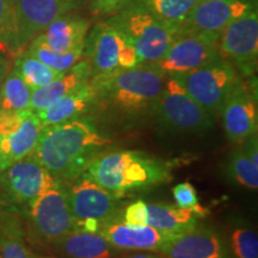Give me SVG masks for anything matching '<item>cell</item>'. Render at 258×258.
I'll use <instances>...</instances> for the list:
<instances>
[{
    "label": "cell",
    "instance_id": "cell-7",
    "mask_svg": "<svg viewBox=\"0 0 258 258\" xmlns=\"http://www.w3.org/2000/svg\"><path fill=\"white\" fill-rule=\"evenodd\" d=\"M82 59L88 61L91 67V79L140 64L133 44L106 21L89 30L84 42Z\"/></svg>",
    "mask_w": 258,
    "mask_h": 258
},
{
    "label": "cell",
    "instance_id": "cell-17",
    "mask_svg": "<svg viewBox=\"0 0 258 258\" xmlns=\"http://www.w3.org/2000/svg\"><path fill=\"white\" fill-rule=\"evenodd\" d=\"M167 258H226L224 241L208 228H198L173 235L160 247Z\"/></svg>",
    "mask_w": 258,
    "mask_h": 258
},
{
    "label": "cell",
    "instance_id": "cell-5",
    "mask_svg": "<svg viewBox=\"0 0 258 258\" xmlns=\"http://www.w3.org/2000/svg\"><path fill=\"white\" fill-rule=\"evenodd\" d=\"M64 186L76 230L98 233L105 224L123 214L120 196L98 185L85 173L64 183Z\"/></svg>",
    "mask_w": 258,
    "mask_h": 258
},
{
    "label": "cell",
    "instance_id": "cell-15",
    "mask_svg": "<svg viewBox=\"0 0 258 258\" xmlns=\"http://www.w3.org/2000/svg\"><path fill=\"white\" fill-rule=\"evenodd\" d=\"M98 233L118 251H159L175 235L150 225H128L122 217L109 221Z\"/></svg>",
    "mask_w": 258,
    "mask_h": 258
},
{
    "label": "cell",
    "instance_id": "cell-2",
    "mask_svg": "<svg viewBox=\"0 0 258 258\" xmlns=\"http://www.w3.org/2000/svg\"><path fill=\"white\" fill-rule=\"evenodd\" d=\"M112 140L89 118L42 128L31 156L56 180L70 183L103 156Z\"/></svg>",
    "mask_w": 258,
    "mask_h": 258
},
{
    "label": "cell",
    "instance_id": "cell-6",
    "mask_svg": "<svg viewBox=\"0 0 258 258\" xmlns=\"http://www.w3.org/2000/svg\"><path fill=\"white\" fill-rule=\"evenodd\" d=\"M153 117L160 127L172 132L205 133L214 124V116L189 95L176 76H166Z\"/></svg>",
    "mask_w": 258,
    "mask_h": 258
},
{
    "label": "cell",
    "instance_id": "cell-12",
    "mask_svg": "<svg viewBox=\"0 0 258 258\" xmlns=\"http://www.w3.org/2000/svg\"><path fill=\"white\" fill-rule=\"evenodd\" d=\"M57 182L30 154L0 172V201L29 208L40 194Z\"/></svg>",
    "mask_w": 258,
    "mask_h": 258
},
{
    "label": "cell",
    "instance_id": "cell-8",
    "mask_svg": "<svg viewBox=\"0 0 258 258\" xmlns=\"http://www.w3.org/2000/svg\"><path fill=\"white\" fill-rule=\"evenodd\" d=\"M178 77L190 96L215 117L241 79L227 60L218 59Z\"/></svg>",
    "mask_w": 258,
    "mask_h": 258
},
{
    "label": "cell",
    "instance_id": "cell-9",
    "mask_svg": "<svg viewBox=\"0 0 258 258\" xmlns=\"http://www.w3.org/2000/svg\"><path fill=\"white\" fill-rule=\"evenodd\" d=\"M220 35L177 30L164 55L148 63L165 76H180L218 59Z\"/></svg>",
    "mask_w": 258,
    "mask_h": 258
},
{
    "label": "cell",
    "instance_id": "cell-29",
    "mask_svg": "<svg viewBox=\"0 0 258 258\" xmlns=\"http://www.w3.org/2000/svg\"><path fill=\"white\" fill-rule=\"evenodd\" d=\"M19 18L16 0H0V50L17 56Z\"/></svg>",
    "mask_w": 258,
    "mask_h": 258
},
{
    "label": "cell",
    "instance_id": "cell-28",
    "mask_svg": "<svg viewBox=\"0 0 258 258\" xmlns=\"http://www.w3.org/2000/svg\"><path fill=\"white\" fill-rule=\"evenodd\" d=\"M31 90L19 76L17 71L12 69L6 73L0 97V111H21L27 110L30 105Z\"/></svg>",
    "mask_w": 258,
    "mask_h": 258
},
{
    "label": "cell",
    "instance_id": "cell-3",
    "mask_svg": "<svg viewBox=\"0 0 258 258\" xmlns=\"http://www.w3.org/2000/svg\"><path fill=\"white\" fill-rule=\"evenodd\" d=\"M172 164L143 151H116L93 161L85 175L117 196L170 182Z\"/></svg>",
    "mask_w": 258,
    "mask_h": 258
},
{
    "label": "cell",
    "instance_id": "cell-25",
    "mask_svg": "<svg viewBox=\"0 0 258 258\" xmlns=\"http://www.w3.org/2000/svg\"><path fill=\"white\" fill-rule=\"evenodd\" d=\"M171 28L178 29L200 0H135Z\"/></svg>",
    "mask_w": 258,
    "mask_h": 258
},
{
    "label": "cell",
    "instance_id": "cell-23",
    "mask_svg": "<svg viewBox=\"0 0 258 258\" xmlns=\"http://www.w3.org/2000/svg\"><path fill=\"white\" fill-rule=\"evenodd\" d=\"M199 218L191 209L161 203H146V225L169 233L178 234L192 230L198 226Z\"/></svg>",
    "mask_w": 258,
    "mask_h": 258
},
{
    "label": "cell",
    "instance_id": "cell-30",
    "mask_svg": "<svg viewBox=\"0 0 258 258\" xmlns=\"http://www.w3.org/2000/svg\"><path fill=\"white\" fill-rule=\"evenodd\" d=\"M24 50L30 55L36 57L37 60H40L41 62L51 67V69L60 71V72H66L67 70H70L83 57V50L57 53V51L51 50L50 48L44 46L37 38H34L28 44L27 49Z\"/></svg>",
    "mask_w": 258,
    "mask_h": 258
},
{
    "label": "cell",
    "instance_id": "cell-26",
    "mask_svg": "<svg viewBox=\"0 0 258 258\" xmlns=\"http://www.w3.org/2000/svg\"><path fill=\"white\" fill-rule=\"evenodd\" d=\"M14 69L23 78L31 91L47 85L63 73L41 62L25 50L16 56Z\"/></svg>",
    "mask_w": 258,
    "mask_h": 258
},
{
    "label": "cell",
    "instance_id": "cell-14",
    "mask_svg": "<svg viewBox=\"0 0 258 258\" xmlns=\"http://www.w3.org/2000/svg\"><path fill=\"white\" fill-rule=\"evenodd\" d=\"M254 9L253 0H200L177 30L220 35L228 24Z\"/></svg>",
    "mask_w": 258,
    "mask_h": 258
},
{
    "label": "cell",
    "instance_id": "cell-1",
    "mask_svg": "<svg viewBox=\"0 0 258 258\" xmlns=\"http://www.w3.org/2000/svg\"><path fill=\"white\" fill-rule=\"evenodd\" d=\"M166 76L150 64L90 79L96 91L91 112L93 123L105 122L114 127L129 128L153 117Z\"/></svg>",
    "mask_w": 258,
    "mask_h": 258
},
{
    "label": "cell",
    "instance_id": "cell-24",
    "mask_svg": "<svg viewBox=\"0 0 258 258\" xmlns=\"http://www.w3.org/2000/svg\"><path fill=\"white\" fill-rule=\"evenodd\" d=\"M0 258H51L38 256L23 240L21 224L11 212L0 213Z\"/></svg>",
    "mask_w": 258,
    "mask_h": 258
},
{
    "label": "cell",
    "instance_id": "cell-19",
    "mask_svg": "<svg viewBox=\"0 0 258 258\" xmlns=\"http://www.w3.org/2000/svg\"><path fill=\"white\" fill-rule=\"evenodd\" d=\"M95 88L91 82H89L66 93L48 108L35 114L43 127H49L89 115L95 105Z\"/></svg>",
    "mask_w": 258,
    "mask_h": 258
},
{
    "label": "cell",
    "instance_id": "cell-39",
    "mask_svg": "<svg viewBox=\"0 0 258 258\" xmlns=\"http://www.w3.org/2000/svg\"><path fill=\"white\" fill-rule=\"evenodd\" d=\"M128 258H161V257L152 256V254H147V253H137V254H133V256H129Z\"/></svg>",
    "mask_w": 258,
    "mask_h": 258
},
{
    "label": "cell",
    "instance_id": "cell-35",
    "mask_svg": "<svg viewBox=\"0 0 258 258\" xmlns=\"http://www.w3.org/2000/svg\"><path fill=\"white\" fill-rule=\"evenodd\" d=\"M243 150L246 153V156L250 158V160L252 161L254 165L258 166V138L257 134L251 135L244 141L243 144Z\"/></svg>",
    "mask_w": 258,
    "mask_h": 258
},
{
    "label": "cell",
    "instance_id": "cell-21",
    "mask_svg": "<svg viewBox=\"0 0 258 258\" xmlns=\"http://www.w3.org/2000/svg\"><path fill=\"white\" fill-rule=\"evenodd\" d=\"M90 79H91V67L85 59L79 60L74 66L53 82L32 91L29 109L34 112L43 110L66 93L89 83Z\"/></svg>",
    "mask_w": 258,
    "mask_h": 258
},
{
    "label": "cell",
    "instance_id": "cell-37",
    "mask_svg": "<svg viewBox=\"0 0 258 258\" xmlns=\"http://www.w3.org/2000/svg\"><path fill=\"white\" fill-rule=\"evenodd\" d=\"M5 69H9V61L2 53H0V71Z\"/></svg>",
    "mask_w": 258,
    "mask_h": 258
},
{
    "label": "cell",
    "instance_id": "cell-34",
    "mask_svg": "<svg viewBox=\"0 0 258 258\" xmlns=\"http://www.w3.org/2000/svg\"><path fill=\"white\" fill-rule=\"evenodd\" d=\"M131 2L132 0H92L90 9L96 16H108L118 12Z\"/></svg>",
    "mask_w": 258,
    "mask_h": 258
},
{
    "label": "cell",
    "instance_id": "cell-20",
    "mask_svg": "<svg viewBox=\"0 0 258 258\" xmlns=\"http://www.w3.org/2000/svg\"><path fill=\"white\" fill-rule=\"evenodd\" d=\"M42 128L36 114L29 109L21 127L12 134L0 137V172L32 154Z\"/></svg>",
    "mask_w": 258,
    "mask_h": 258
},
{
    "label": "cell",
    "instance_id": "cell-32",
    "mask_svg": "<svg viewBox=\"0 0 258 258\" xmlns=\"http://www.w3.org/2000/svg\"><path fill=\"white\" fill-rule=\"evenodd\" d=\"M172 195L175 199L176 206L179 208L191 209L199 215L200 218L206 217L207 211L201 207L199 201L198 192L195 188L189 182H183L172 188Z\"/></svg>",
    "mask_w": 258,
    "mask_h": 258
},
{
    "label": "cell",
    "instance_id": "cell-18",
    "mask_svg": "<svg viewBox=\"0 0 258 258\" xmlns=\"http://www.w3.org/2000/svg\"><path fill=\"white\" fill-rule=\"evenodd\" d=\"M90 28L89 19L69 12L51 22L35 38L57 53L84 50V42Z\"/></svg>",
    "mask_w": 258,
    "mask_h": 258
},
{
    "label": "cell",
    "instance_id": "cell-33",
    "mask_svg": "<svg viewBox=\"0 0 258 258\" xmlns=\"http://www.w3.org/2000/svg\"><path fill=\"white\" fill-rule=\"evenodd\" d=\"M122 220L128 225H146V202L138 200L123 209Z\"/></svg>",
    "mask_w": 258,
    "mask_h": 258
},
{
    "label": "cell",
    "instance_id": "cell-16",
    "mask_svg": "<svg viewBox=\"0 0 258 258\" xmlns=\"http://www.w3.org/2000/svg\"><path fill=\"white\" fill-rule=\"evenodd\" d=\"M16 3L19 18V54L51 22L72 12L69 0H16Z\"/></svg>",
    "mask_w": 258,
    "mask_h": 258
},
{
    "label": "cell",
    "instance_id": "cell-13",
    "mask_svg": "<svg viewBox=\"0 0 258 258\" xmlns=\"http://www.w3.org/2000/svg\"><path fill=\"white\" fill-rule=\"evenodd\" d=\"M219 115L231 143L240 145L251 135L257 134V97L252 86L241 80L226 99Z\"/></svg>",
    "mask_w": 258,
    "mask_h": 258
},
{
    "label": "cell",
    "instance_id": "cell-38",
    "mask_svg": "<svg viewBox=\"0 0 258 258\" xmlns=\"http://www.w3.org/2000/svg\"><path fill=\"white\" fill-rule=\"evenodd\" d=\"M9 72V69H5L3 71H0V97H2V90H3V84H4V79L6 73Z\"/></svg>",
    "mask_w": 258,
    "mask_h": 258
},
{
    "label": "cell",
    "instance_id": "cell-31",
    "mask_svg": "<svg viewBox=\"0 0 258 258\" xmlns=\"http://www.w3.org/2000/svg\"><path fill=\"white\" fill-rule=\"evenodd\" d=\"M230 247L235 258H258V237L253 230L239 227L231 233Z\"/></svg>",
    "mask_w": 258,
    "mask_h": 258
},
{
    "label": "cell",
    "instance_id": "cell-27",
    "mask_svg": "<svg viewBox=\"0 0 258 258\" xmlns=\"http://www.w3.org/2000/svg\"><path fill=\"white\" fill-rule=\"evenodd\" d=\"M225 175L235 184L256 190L258 188V166L244 152L243 147H235L227 156Z\"/></svg>",
    "mask_w": 258,
    "mask_h": 258
},
{
    "label": "cell",
    "instance_id": "cell-10",
    "mask_svg": "<svg viewBox=\"0 0 258 258\" xmlns=\"http://www.w3.org/2000/svg\"><path fill=\"white\" fill-rule=\"evenodd\" d=\"M218 50L219 55L239 71L241 76L252 78L258 62L257 9L237 18L221 31Z\"/></svg>",
    "mask_w": 258,
    "mask_h": 258
},
{
    "label": "cell",
    "instance_id": "cell-11",
    "mask_svg": "<svg viewBox=\"0 0 258 258\" xmlns=\"http://www.w3.org/2000/svg\"><path fill=\"white\" fill-rule=\"evenodd\" d=\"M32 227L41 239L55 244L64 235L76 231L64 183L57 182L44 190L29 206Z\"/></svg>",
    "mask_w": 258,
    "mask_h": 258
},
{
    "label": "cell",
    "instance_id": "cell-22",
    "mask_svg": "<svg viewBox=\"0 0 258 258\" xmlns=\"http://www.w3.org/2000/svg\"><path fill=\"white\" fill-rule=\"evenodd\" d=\"M53 245L66 258H116L121 252L112 247L101 233L78 230L72 231Z\"/></svg>",
    "mask_w": 258,
    "mask_h": 258
},
{
    "label": "cell",
    "instance_id": "cell-36",
    "mask_svg": "<svg viewBox=\"0 0 258 258\" xmlns=\"http://www.w3.org/2000/svg\"><path fill=\"white\" fill-rule=\"evenodd\" d=\"M91 2L92 0H69V4L71 11H76V10H80L85 8L86 5H90Z\"/></svg>",
    "mask_w": 258,
    "mask_h": 258
},
{
    "label": "cell",
    "instance_id": "cell-4",
    "mask_svg": "<svg viewBox=\"0 0 258 258\" xmlns=\"http://www.w3.org/2000/svg\"><path fill=\"white\" fill-rule=\"evenodd\" d=\"M106 22L118 29L133 44L140 64L153 63L159 60L177 31L135 0Z\"/></svg>",
    "mask_w": 258,
    "mask_h": 258
}]
</instances>
